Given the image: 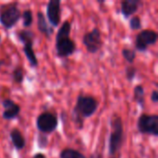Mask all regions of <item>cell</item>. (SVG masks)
Here are the masks:
<instances>
[{
    "label": "cell",
    "mask_w": 158,
    "mask_h": 158,
    "mask_svg": "<svg viewBox=\"0 0 158 158\" xmlns=\"http://www.w3.org/2000/svg\"><path fill=\"white\" fill-rule=\"evenodd\" d=\"M99 106L98 101L91 95L80 94L73 108V120L79 130L83 128L84 118L92 117Z\"/></svg>",
    "instance_id": "cell-1"
},
{
    "label": "cell",
    "mask_w": 158,
    "mask_h": 158,
    "mask_svg": "<svg viewBox=\"0 0 158 158\" xmlns=\"http://www.w3.org/2000/svg\"><path fill=\"white\" fill-rule=\"evenodd\" d=\"M21 17H22V24L25 28H28L30 27L31 24H32V21H33V17H32V12L31 9H25L22 14H21Z\"/></svg>",
    "instance_id": "cell-18"
},
{
    "label": "cell",
    "mask_w": 158,
    "mask_h": 158,
    "mask_svg": "<svg viewBox=\"0 0 158 158\" xmlns=\"http://www.w3.org/2000/svg\"><path fill=\"white\" fill-rule=\"evenodd\" d=\"M3 64H4V62H3L2 60H0V68L2 67V65H3Z\"/></svg>",
    "instance_id": "cell-25"
},
{
    "label": "cell",
    "mask_w": 158,
    "mask_h": 158,
    "mask_svg": "<svg viewBox=\"0 0 158 158\" xmlns=\"http://www.w3.org/2000/svg\"><path fill=\"white\" fill-rule=\"evenodd\" d=\"M9 137L11 139V142H12L14 147L18 151H20L25 147V144H26L25 138L19 129H17V128L12 129L9 132Z\"/></svg>",
    "instance_id": "cell-14"
},
{
    "label": "cell",
    "mask_w": 158,
    "mask_h": 158,
    "mask_svg": "<svg viewBox=\"0 0 158 158\" xmlns=\"http://www.w3.org/2000/svg\"><path fill=\"white\" fill-rule=\"evenodd\" d=\"M2 106L5 109L2 114V117L4 119H6V120L14 119L20 113V106L12 99H9V98L4 99L2 101Z\"/></svg>",
    "instance_id": "cell-11"
},
{
    "label": "cell",
    "mask_w": 158,
    "mask_h": 158,
    "mask_svg": "<svg viewBox=\"0 0 158 158\" xmlns=\"http://www.w3.org/2000/svg\"><path fill=\"white\" fill-rule=\"evenodd\" d=\"M141 4L142 2L140 0H123L120 3V10L124 18L128 19L135 14Z\"/></svg>",
    "instance_id": "cell-12"
},
{
    "label": "cell",
    "mask_w": 158,
    "mask_h": 158,
    "mask_svg": "<svg viewBox=\"0 0 158 158\" xmlns=\"http://www.w3.org/2000/svg\"><path fill=\"white\" fill-rule=\"evenodd\" d=\"M82 44L89 53H97L103 46L102 33L100 29L94 28L92 31L86 32L82 37Z\"/></svg>",
    "instance_id": "cell-8"
},
{
    "label": "cell",
    "mask_w": 158,
    "mask_h": 158,
    "mask_svg": "<svg viewBox=\"0 0 158 158\" xmlns=\"http://www.w3.org/2000/svg\"><path fill=\"white\" fill-rule=\"evenodd\" d=\"M137 73V69L134 66H128L126 68V78L129 81H131L135 77Z\"/></svg>",
    "instance_id": "cell-21"
},
{
    "label": "cell",
    "mask_w": 158,
    "mask_h": 158,
    "mask_svg": "<svg viewBox=\"0 0 158 158\" xmlns=\"http://www.w3.org/2000/svg\"><path fill=\"white\" fill-rule=\"evenodd\" d=\"M47 144H48V139H47L46 134H44V133L39 134V136H38V145H39V147L44 149V148L46 147Z\"/></svg>",
    "instance_id": "cell-22"
},
{
    "label": "cell",
    "mask_w": 158,
    "mask_h": 158,
    "mask_svg": "<svg viewBox=\"0 0 158 158\" xmlns=\"http://www.w3.org/2000/svg\"><path fill=\"white\" fill-rule=\"evenodd\" d=\"M151 100L154 103H157L158 102V92L156 90H154L151 94Z\"/></svg>",
    "instance_id": "cell-23"
},
{
    "label": "cell",
    "mask_w": 158,
    "mask_h": 158,
    "mask_svg": "<svg viewBox=\"0 0 158 158\" xmlns=\"http://www.w3.org/2000/svg\"><path fill=\"white\" fill-rule=\"evenodd\" d=\"M59 158H87L81 152L71 149V148H66L62 150L59 154Z\"/></svg>",
    "instance_id": "cell-16"
},
{
    "label": "cell",
    "mask_w": 158,
    "mask_h": 158,
    "mask_svg": "<svg viewBox=\"0 0 158 158\" xmlns=\"http://www.w3.org/2000/svg\"><path fill=\"white\" fill-rule=\"evenodd\" d=\"M37 27H38L39 31H41L43 34H44L47 38H50V36L54 32L53 28L48 25L45 16L44 15V13L42 11L37 12Z\"/></svg>",
    "instance_id": "cell-13"
},
{
    "label": "cell",
    "mask_w": 158,
    "mask_h": 158,
    "mask_svg": "<svg viewBox=\"0 0 158 158\" xmlns=\"http://www.w3.org/2000/svg\"><path fill=\"white\" fill-rule=\"evenodd\" d=\"M61 1L50 0L46 6V15L48 21L53 27L59 25L61 20Z\"/></svg>",
    "instance_id": "cell-10"
},
{
    "label": "cell",
    "mask_w": 158,
    "mask_h": 158,
    "mask_svg": "<svg viewBox=\"0 0 158 158\" xmlns=\"http://www.w3.org/2000/svg\"><path fill=\"white\" fill-rule=\"evenodd\" d=\"M32 158H46V156L44 154H42V153H37V154H35L33 156Z\"/></svg>",
    "instance_id": "cell-24"
},
{
    "label": "cell",
    "mask_w": 158,
    "mask_h": 158,
    "mask_svg": "<svg viewBox=\"0 0 158 158\" xmlns=\"http://www.w3.org/2000/svg\"><path fill=\"white\" fill-rule=\"evenodd\" d=\"M36 126L41 133L50 134L56 130L58 126V118L55 114L45 111L37 117Z\"/></svg>",
    "instance_id": "cell-7"
},
{
    "label": "cell",
    "mask_w": 158,
    "mask_h": 158,
    "mask_svg": "<svg viewBox=\"0 0 158 158\" xmlns=\"http://www.w3.org/2000/svg\"><path fill=\"white\" fill-rule=\"evenodd\" d=\"M111 133L109 137V154L115 156L121 148L124 140V126L122 118L114 115L110 120Z\"/></svg>",
    "instance_id": "cell-3"
},
{
    "label": "cell",
    "mask_w": 158,
    "mask_h": 158,
    "mask_svg": "<svg viewBox=\"0 0 158 158\" xmlns=\"http://www.w3.org/2000/svg\"><path fill=\"white\" fill-rule=\"evenodd\" d=\"M71 22L66 20L56 36V51L59 57H68L71 56L76 50L75 42L70 39Z\"/></svg>",
    "instance_id": "cell-2"
},
{
    "label": "cell",
    "mask_w": 158,
    "mask_h": 158,
    "mask_svg": "<svg viewBox=\"0 0 158 158\" xmlns=\"http://www.w3.org/2000/svg\"><path fill=\"white\" fill-rule=\"evenodd\" d=\"M134 100L136 103L142 107H144L145 104V93H144V88L142 85H136L134 87Z\"/></svg>",
    "instance_id": "cell-15"
},
{
    "label": "cell",
    "mask_w": 158,
    "mask_h": 158,
    "mask_svg": "<svg viewBox=\"0 0 158 158\" xmlns=\"http://www.w3.org/2000/svg\"><path fill=\"white\" fill-rule=\"evenodd\" d=\"M158 35L157 32L151 29H145L141 31L135 38V48L140 52H144L150 45L156 43Z\"/></svg>",
    "instance_id": "cell-9"
},
{
    "label": "cell",
    "mask_w": 158,
    "mask_h": 158,
    "mask_svg": "<svg viewBox=\"0 0 158 158\" xmlns=\"http://www.w3.org/2000/svg\"><path fill=\"white\" fill-rule=\"evenodd\" d=\"M112 158H115V157H112Z\"/></svg>",
    "instance_id": "cell-27"
},
{
    "label": "cell",
    "mask_w": 158,
    "mask_h": 158,
    "mask_svg": "<svg viewBox=\"0 0 158 158\" xmlns=\"http://www.w3.org/2000/svg\"><path fill=\"white\" fill-rule=\"evenodd\" d=\"M13 80L16 83L21 84L24 80V69L21 66H17L12 72Z\"/></svg>",
    "instance_id": "cell-17"
},
{
    "label": "cell",
    "mask_w": 158,
    "mask_h": 158,
    "mask_svg": "<svg viewBox=\"0 0 158 158\" xmlns=\"http://www.w3.org/2000/svg\"><path fill=\"white\" fill-rule=\"evenodd\" d=\"M137 128L142 134L158 136V116L142 114L138 118Z\"/></svg>",
    "instance_id": "cell-6"
},
{
    "label": "cell",
    "mask_w": 158,
    "mask_h": 158,
    "mask_svg": "<svg viewBox=\"0 0 158 158\" xmlns=\"http://www.w3.org/2000/svg\"><path fill=\"white\" fill-rule=\"evenodd\" d=\"M0 42H1V36H0Z\"/></svg>",
    "instance_id": "cell-26"
},
{
    "label": "cell",
    "mask_w": 158,
    "mask_h": 158,
    "mask_svg": "<svg viewBox=\"0 0 158 158\" xmlns=\"http://www.w3.org/2000/svg\"><path fill=\"white\" fill-rule=\"evenodd\" d=\"M130 28L133 31L142 29V20L139 16H133L130 20Z\"/></svg>",
    "instance_id": "cell-20"
},
{
    "label": "cell",
    "mask_w": 158,
    "mask_h": 158,
    "mask_svg": "<svg viewBox=\"0 0 158 158\" xmlns=\"http://www.w3.org/2000/svg\"><path fill=\"white\" fill-rule=\"evenodd\" d=\"M21 17V12L18 7V4L9 3L0 7V23L6 29L14 27Z\"/></svg>",
    "instance_id": "cell-5"
},
{
    "label": "cell",
    "mask_w": 158,
    "mask_h": 158,
    "mask_svg": "<svg viewBox=\"0 0 158 158\" xmlns=\"http://www.w3.org/2000/svg\"><path fill=\"white\" fill-rule=\"evenodd\" d=\"M122 56L129 63L132 64L136 58V52L130 48H124L122 50Z\"/></svg>",
    "instance_id": "cell-19"
},
{
    "label": "cell",
    "mask_w": 158,
    "mask_h": 158,
    "mask_svg": "<svg viewBox=\"0 0 158 158\" xmlns=\"http://www.w3.org/2000/svg\"><path fill=\"white\" fill-rule=\"evenodd\" d=\"M18 39L23 44V53L26 56L31 68L38 66V59L33 50L34 33L29 30H20L17 32Z\"/></svg>",
    "instance_id": "cell-4"
}]
</instances>
